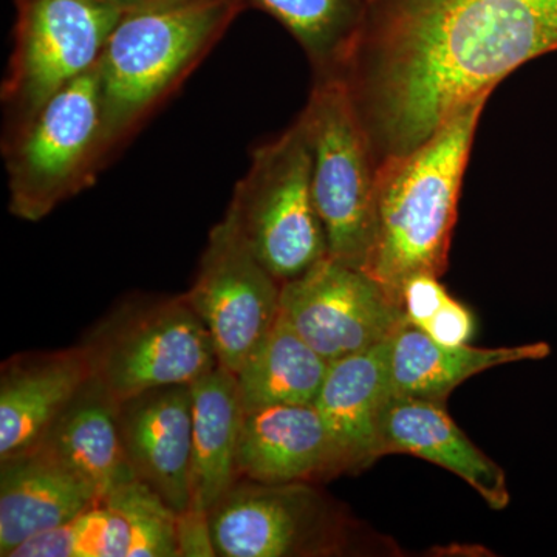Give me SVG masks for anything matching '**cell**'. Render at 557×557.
Returning <instances> with one entry per match:
<instances>
[{"label":"cell","instance_id":"27","mask_svg":"<svg viewBox=\"0 0 557 557\" xmlns=\"http://www.w3.org/2000/svg\"><path fill=\"white\" fill-rule=\"evenodd\" d=\"M180 557H214L208 512L188 508L177 519Z\"/></svg>","mask_w":557,"mask_h":557},{"label":"cell","instance_id":"22","mask_svg":"<svg viewBox=\"0 0 557 557\" xmlns=\"http://www.w3.org/2000/svg\"><path fill=\"white\" fill-rule=\"evenodd\" d=\"M269 13L298 40L314 78L336 76L354 46L368 0H244Z\"/></svg>","mask_w":557,"mask_h":557},{"label":"cell","instance_id":"2","mask_svg":"<svg viewBox=\"0 0 557 557\" xmlns=\"http://www.w3.org/2000/svg\"><path fill=\"white\" fill-rule=\"evenodd\" d=\"M487 98L460 110L412 152L379 168L372 245L362 271L399 306L409 278L442 277L448 267L461 182Z\"/></svg>","mask_w":557,"mask_h":557},{"label":"cell","instance_id":"17","mask_svg":"<svg viewBox=\"0 0 557 557\" xmlns=\"http://www.w3.org/2000/svg\"><path fill=\"white\" fill-rule=\"evenodd\" d=\"M98 500L84 480L39 446L0 458V556L10 557L28 539Z\"/></svg>","mask_w":557,"mask_h":557},{"label":"cell","instance_id":"4","mask_svg":"<svg viewBox=\"0 0 557 557\" xmlns=\"http://www.w3.org/2000/svg\"><path fill=\"white\" fill-rule=\"evenodd\" d=\"M2 145L14 218L39 222L94 185L108 163L97 65L5 132Z\"/></svg>","mask_w":557,"mask_h":557},{"label":"cell","instance_id":"23","mask_svg":"<svg viewBox=\"0 0 557 557\" xmlns=\"http://www.w3.org/2000/svg\"><path fill=\"white\" fill-rule=\"evenodd\" d=\"M131 531L119 508L98 500L69 522L36 534L13 557H129Z\"/></svg>","mask_w":557,"mask_h":557},{"label":"cell","instance_id":"8","mask_svg":"<svg viewBox=\"0 0 557 557\" xmlns=\"http://www.w3.org/2000/svg\"><path fill=\"white\" fill-rule=\"evenodd\" d=\"M219 557H322L355 552L357 520L318 483L239 479L208 512Z\"/></svg>","mask_w":557,"mask_h":557},{"label":"cell","instance_id":"28","mask_svg":"<svg viewBox=\"0 0 557 557\" xmlns=\"http://www.w3.org/2000/svg\"><path fill=\"white\" fill-rule=\"evenodd\" d=\"M110 5L115 7L123 14L137 13V11L159 9V7L171 5L182 0H108Z\"/></svg>","mask_w":557,"mask_h":557},{"label":"cell","instance_id":"5","mask_svg":"<svg viewBox=\"0 0 557 557\" xmlns=\"http://www.w3.org/2000/svg\"><path fill=\"white\" fill-rule=\"evenodd\" d=\"M225 218L281 284L327 258V236L311 188L309 138L300 116L252 152Z\"/></svg>","mask_w":557,"mask_h":557},{"label":"cell","instance_id":"10","mask_svg":"<svg viewBox=\"0 0 557 557\" xmlns=\"http://www.w3.org/2000/svg\"><path fill=\"white\" fill-rule=\"evenodd\" d=\"M282 284L223 218L209 233L186 299L208 329L219 364L236 373L281 317Z\"/></svg>","mask_w":557,"mask_h":557},{"label":"cell","instance_id":"18","mask_svg":"<svg viewBox=\"0 0 557 557\" xmlns=\"http://www.w3.org/2000/svg\"><path fill=\"white\" fill-rule=\"evenodd\" d=\"M100 500L135 480L119 424V399L90 376L38 443Z\"/></svg>","mask_w":557,"mask_h":557},{"label":"cell","instance_id":"7","mask_svg":"<svg viewBox=\"0 0 557 557\" xmlns=\"http://www.w3.org/2000/svg\"><path fill=\"white\" fill-rule=\"evenodd\" d=\"M311 153V188L329 256L362 270L375 222L376 166L368 134L336 76L314 78L300 113Z\"/></svg>","mask_w":557,"mask_h":557},{"label":"cell","instance_id":"25","mask_svg":"<svg viewBox=\"0 0 557 557\" xmlns=\"http://www.w3.org/2000/svg\"><path fill=\"white\" fill-rule=\"evenodd\" d=\"M450 298L440 277L418 274L406 282L401 292V306L405 317L416 327H423L434 317L443 304Z\"/></svg>","mask_w":557,"mask_h":557},{"label":"cell","instance_id":"19","mask_svg":"<svg viewBox=\"0 0 557 557\" xmlns=\"http://www.w3.org/2000/svg\"><path fill=\"white\" fill-rule=\"evenodd\" d=\"M549 354L552 347L547 343L497 348L445 346L406 319L388 339L392 397L445 405L461 383L485 370L512 362L541 361Z\"/></svg>","mask_w":557,"mask_h":557},{"label":"cell","instance_id":"14","mask_svg":"<svg viewBox=\"0 0 557 557\" xmlns=\"http://www.w3.org/2000/svg\"><path fill=\"white\" fill-rule=\"evenodd\" d=\"M237 472L239 479L262 483H319L343 475L314 405L245 412Z\"/></svg>","mask_w":557,"mask_h":557},{"label":"cell","instance_id":"11","mask_svg":"<svg viewBox=\"0 0 557 557\" xmlns=\"http://www.w3.org/2000/svg\"><path fill=\"white\" fill-rule=\"evenodd\" d=\"M281 317L329 362L384 343L406 322L375 278L332 256L282 284Z\"/></svg>","mask_w":557,"mask_h":557},{"label":"cell","instance_id":"15","mask_svg":"<svg viewBox=\"0 0 557 557\" xmlns=\"http://www.w3.org/2000/svg\"><path fill=\"white\" fill-rule=\"evenodd\" d=\"M90 376L81 346L7 359L0 369V458L35 448Z\"/></svg>","mask_w":557,"mask_h":557},{"label":"cell","instance_id":"13","mask_svg":"<svg viewBox=\"0 0 557 557\" xmlns=\"http://www.w3.org/2000/svg\"><path fill=\"white\" fill-rule=\"evenodd\" d=\"M388 339L330 362L314 401L341 474H355L383 457L381 424L392 399Z\"/></svg>","mask_w":557,"mask_h":557},{"label":"cell","instance_id":"3","mask_svg":"<svg viewBox=\"0 0 557 557\" xmlns=\"http://www.w3.org/2000/svg\"><path fill=\"white\" fill-rule=\"evenodd\" d=\"M245 9L244 0H182L123 14L97 64L108 161L185 83Z\"/></svg>","mask_w":557,"mask_h":557},{"label":"cell","instance_id":"12","mask_svg":"<svg viewBox=\"0 0 557 557\" xmlns=\"http://www.w3.org/2000/svg\"><path fill=\"white\" fill-rule=\"evenodd\" d=\"M121 442L135 479L177 515L190 505L193 387L148 388L119 401Z\"/></svg>","mask_w":557,"mask_h":557},{"label":"cell","instance_id":"9","mask_svg":"<svg viewBox=\"0 0 557 557\" xmlns=\"http://www.w3.org/2000/svg\"><path fill=\"white\" fill-rule=\"evenodd\" d=\"M13 50L2 83L7 132L90 72L123 13L108 0H14Z\"/></svg>","mask_w":557,"mask_h":557},{"label":"cell","instance_id":"24","mask_svg":"<svg viewBox=\"0 0 557 557\" xmlns=\"http://www.w3.org/2000/svg\"><path fill=\"white\" fill-rule=\"evenodd\" d=\"M104 500L127 520L129 557H178V515L152 487L135 479Z\"/></svg>","mask_w":557,"mask_h":557},{"label":"cell","instance_id":"20","mask_svg":"<svg viewBox=\"0 0 557 557\" xmlns=\"http://www.w3.org/2000/svg\"><path fill=\"white\" fill-rule=\"evenodd\" d=\"M193 387V461L189 508L209 512L239 480L237 453L245 410L236 375L223 366Z\"/></svg>","mask_w":557,"mask_h":557},{"label":"cell","instance_id":"1","mask_svg":"<svg viewBox=\"0 0 557 557\" xmlns=\"http://www.w3.org/2000/svg\"><path fill=\"white\" fill-rule=\"evenodd\" d=\"M553 50L557 0H368L336 78L380 168Z\"/></svg>","mask_w":557,"mask_h":557},{"label":"cell","instance_id":"21","mask_svg":"<svg viewBox=\"0 0 557 557\" xmlns=\"http://www.w3.org/2000/svg\"><path fill=\"white\" fill-rule=\"evenodd\" d=\"M330 362L278 317L274 327L237 370L245 412L282 405H314Z\"/></svg>","mask_w":557,"mask_h":557},{"label":"cell","instance_id":"26","mask_svg":"<svg viewBox=\"0 0 557 557\" xmlns=\"http://www.w3.org/2000/svg\"><path fill=\"white\" fill-rule=\"evenodd\" d=\"M420 330L445 346H465L474 336L475 319L467 306L450 296Z\"/></svg>","mask_w":557,"mask_h":557},{"label":"cell","instance_id":"6","mask_svg":"<svg viewBox=\"0 0 557 557\" xmlns=\"http://www.w3.org/2000/svg\"><path fill=\"white\" fill-rule=\"evenodd\" d=\"M79 346L91 376L119 401L152 387L193 384L219 366L211 335L185 295L124 300Z\"/></svg>","mask_w":557,"mask_h":557},{"label":"cell","instance_id":"16","mask_svg":"<svg viewBox=\"0 0 557 557\" xmlns=\"http://www.w3.org/2000/svg\"><path fill=\"white\" fill-rule=\"evenodd\" d=\"M381 453L409 454L453 472L494 511L511 500L504 469L469 440L442 403L392 397L381 424Z\"/></svg>","mask_w":557,"mask_h":557}]
</instances>
